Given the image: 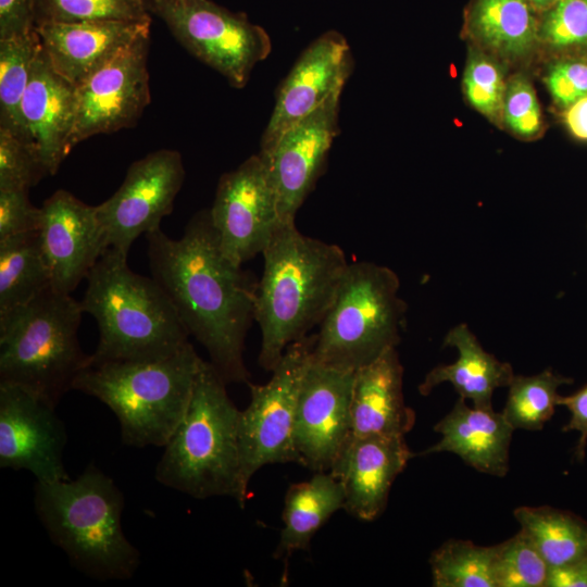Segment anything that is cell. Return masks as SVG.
<instances>
[{
	"label": "cell",
	"mask_w": 587,
	"mask_h": 587,
	"mask_svg": "<svg viewBox=\"0 0 587 587\" xmlns=\"http://www.w3.org/2000/svg\"><path fill=\"white\" fill-rule=\"evenodd\" d=\"M146 239L152 277L190 336L205 348L226 384H248L243 349L259 280L224 255L209 209L192 215L178 239L161 227Z\"/></svg>",
	"instance_id": "cell-1"
},
{
	"label": "cell",
	"mask_w": 587,
	"mask_h": 587,
	"mask_svg": "<svg viewBox=\"0 0 587 587\" xmlns=\"http://www.w3.org/2000/svg\"><path fill=\"white\" fill-rule=\"evenodd\" d=\"M262 255L254 303L262 336L258 362L272 372L290 344L320 326L349 262L338 245L302 234L295 222L279 225Z\"/></svg>",
	"instance_id": "cell-2"
},
{
	"label": "cell",
	"mask_w": 587,
	"mask_h": 587,
	"mask_svg": "<svg viewBox=\"0 0 587 587\" xmlns=\"http://www.w3.org/2000/svg\"><path fill=\"white\" fill-rule=\"evenodd\" d=\"M80 301L98 324L89 362L155 361L179 351L190 336L153 277L133 272L127 257L108 248L87 276Z\"/></svg>",
	"instance_id": "cell-3"
},
{
	"label": "cell",
	"mask_w": 587,
	"mask_h": 587,
	"mask_svg": "<svg viewBox=\"0 0 587 587\" xmlns=\"http://www.w3.org/2000/svg\"><path fill=\"white\" fill-rule=\"evenodd\" d=\"M34 503L50 539L76 570L99 580L135 575L140 553L122 527L124 496L93 463L75 479L37 480Z\"/></svg>",
	"instance_id": "cell-4"
},
{
	"label": "cell",
	"mask_w": 587,
	"mask_h": 587,
	"mask_svg": "<svg viewBox=\"0 0 587 587\" xmlns=\"http://www.w3.org/2000/svg\"><path fill=\"white\" fill-rule=\"evenodd\" d=\"M239 415L226 382L210 361L202 359L188 409L163 447L155 479L196 499L232 497L243 508Z\"/></svg>",
	"instance_id": "cell-5"
},
{
	"label": "cell",
	"mask_w": 587,
	"mask_h": 587,
	"mask_svg": "<svg viewBox=\"0 0 587 587\" xmlns=\"http://www.w3.org/2000/svg\"><path fill=\"white\" fill-rule=\"evenodd\" d=\"M201 361L187 342L155 361L88 362L73 389L113 411L124 445L164 447L186 414Z\"/></svg>",
	"instance_id": "cell-6"
},
{
	"label": "cell",
	"mask_w": 587,
	"mask_h": 587,
	"mask_svg": "<svg viewBox=\"0 0 587 587\" xmlns=\"http://www.w3.org/2000/svg\"><path fill=\"white\" fill-rule=\"evenodd\" d=\"M80 301L52 286L0 315V384L57 407L88 364L78 341Z\"/></svg>",
	"instance_id": "cell-7"
},
{
	"label": "cell",
	"mask_w": 587,
	"mask_h": 587,
	"mask_svg": "<svg viewBox=\"0 0 587 587\" xmlns=\"http://www.w3.org/2000/svg\"><path fill=\"white\" fill-rule=\"evenodd\" d=\"M399 289V277L391 268L369 261L349 263L320 324L312 360L355 372L397 348L408 309Z\"/></svg>",
	"instance_id": "cell-8"
},
{
	"label": "cell",
	"mask_w": 587,
	"mask_h": 587,
	"mask_svg": "<svg viewBox=\"0 0 587 587\" xmlns=\"http://www.w3.org/2000/svg\"><path fill=\"white\" fill-rule=\"evenodd\" d=\"M315 340L313 334L290 344L266 384L248 383L250 402L240 411L238 425L240 488L245 501L249 483L260 469L299 463L294 444L296 407Z\"/></svg>",
	"instance_id": "cell-9"
},
{
	"label": "cell",
	"mask_w": 587,
	"mask_h": 587,
	"mask_svg": "<svg viewBox=\"0 0 587 587\" xmlns=\"http://www.w3.org/2000/svg\"><path fill=\"white\" fill-rule=\"evenodd\" d=\"M176 40L217 71L235 88H243L253 67L272 50L267 32L246 14L210 0H145Z\"/></svg>",
	"instance_id": "cell-10"
},
{
	"label": "cell",
	"mask_w": 587,
	"mask_h": 587,
	"mask_svg": "<svg viewBox=\"0 0 587 587\" xmlns=\"http://www.w3.org/2000/svg\"><path fill=\"white\" fill-rule=\"evenodd\" d=\"M185 178L182 155L176 150L150 152L130 164L118 189L96 205L107 246L128 255L142 234L160 228L172 212Z\"/></svg>",
	"instance_id": "cell-11"
},
{
	"label": "cell",
	"mask_w": 587,
	"mask_h": 587,
	"mask_svg": "<svg viewBox=\"0 0 587 587\" xmlns=\"http://www.w3.org/2000/svg\"><path fill=\"white\" fill-rule=\"evenodd\" d=\"M209 211L220 247L228 260L242 265L262 254L284 222L266 165L259 153L220 177Z\"/></svg>",
	"instance_id": "cell-12"
},
{
	"label": "cell",
	"mask_w": 587,
	"mask_h": 587,
	"mask_svg": "<svg viewBox=\"0 0 587 587\" xmlns=\"http://www.w3.org/2000/svg\"><path fill=\"white\" fill-rule=\"evenodd\" d=\"M149 35L124 49L75 89L70 151L99 134L129 127L151 101L147 66Z\"/></svg>",
	"instance_id": "cell-13"
},
{
	"label": "cell",
	"mask_w": 587,
	"mask_h": 587,
	"mask_svg": "<svg viewBox=\"0 0 587 587\" xmlns=\"http://www.w3.org/2000/svg\"><path fill=\"white\" fill-rule=\"evenodd\" d=\"M354 372L311 361L303 376L295 415L294 444L299 464L330 472L352 438Z\"/></svg>",
	"instance_id": "cell-14"
},
{
	"label": "cell",
	"mask_w": 587,
	"mask_h": 587,
	"mask_svg": "<svg viewBox=\"0 0 587 587\" xmlns=\"http://www.w3.org/2000/svg\"><path fill=\"white\" fill-rule=\"evenodd\" d=\"M66 429L55 408L32 392L0 384V467L38 482L70 479L63 464Z\"/></svg>",
	"instance_id": "cell-15"
},
{
	"label": "cell",
	"mask_w": 587,
	"mask_h": 587,
	"mask_svg": "<svg viewBox=\"0 0 587 587\" xmlns=\"http://www.w3.org/2000/svg\"><path fill=\"white\" fill-rule=\"evenodd\" d=\"M354 66L347 39L328 30L301 53L279 86L275 105L262 134L260 152L268 151L294 125L342 92Z\"/></svg>",
	"instance_id": "cell-16"
},
{
	"label": "cell",
	"mask_w": 587,
	"mask_h": 587,
	"mask_svg": "<svg viewBox=\"0 0 587 587\" xmlns=\"http://www.w3.org/2000/svg\"><path fill=\"white\" fill-rule=\"evenodd\" d=\"M341 92L289 128L263 159L275 189L280 218L295 222L298 210L322 175L338 134Z\"/></svg>",
	"instance_id": "cell-17"
},
{
	"label": "cell",
	"mask_w": 587,
	"mask_h": 587,
	"mask_svg": "<svg viewBox=\"0 0 587 587\" xmlns=\"http://www.w3.org/2000/svg\"><path fill=\"white\" fill-rule=\"evenodd\" d=\"M40 209L39 240L51 286L71 294L108 249L96 205L60 189Z\"/></svg>",
	"instance_id": "cell-18"
},
{
	"label": "cell",
	"mask_w": 587,
	"mask_h": 587,
	"mask_svg": "<svg viewBox=\"0 0 587 587\" xmlns=\"http://www.w3.org/2000/svg\"><path fill=\"white\" fill-rule=\"evenodd\" d=\"M413 457L404 436L352 437L330 470L342 486L344 509L361 521L376 520Z\"/></svg>",
	"instance_id": "cell-19"
},
{
	"label": "cell",
	"mask_w": 587,
	"mask_h": 587,
	"mask_svg": "<svg viewBox=\"0 0 587 587\" xmlns=\"http://www.w3.org/2000/svg\"><path fill=\"white\" fill-rule=\"evenodd\" d=\"M151 20L43 23L35 26L54 71L74 87L145 35Z\"/></svg>",
	"instance_id": "cell-20"
},
{
	"label": "cell",
	"mask_w": 587,
	"mask_h": 587,
	"mask_svg": "<svg viewBox=\"0 0 587 587\" xmlns=\"http://www.w3.org/2000/svg\"><path fill=\"white\" fill-rule=\"evenodd\" d=\"M75 89L54 71L41 48L21 101L20 117L23 136L35 145L49 175L58 172L70 152Z\"/></svg>",
	"instance_id": "cell-21"
},
{
	"label": "cell",
	"mask_w": 587,
	"mask_h": 587,
	"mask_svg": "<svg viewBox=\"0 0 587 587\" xmlns=\"http://www.w3.org/2000/svg\"><path fill=\"white\" fill-rule=\"evenodd\" d=\"M459 397L450 412L435 424L441 438L420 455L450 452L484 474L504 477L514 428L501 412L469 407Z\"/></svg>",
	"instance_id": "cell-22"
},
{
	"label": "cell",
	"mask_w": 587,
	"mask_h": 587,
	"mask_svg": "<svg viewBox=\"0 0 587 587\" xmlns=\"http://www.w3.org/2000/svg\"><path fill=\"white\" fill-rule=\"evenodd\" d=\"M352 437L404 436L415 412L403 396V366L397 348L354 372L351 398Z\"/></svg>",
	"instance_id": "cell-23"
},
{
	"label": "cell",
	"mask_w": 587,
	"mask_h": 587,
	"mask_svg": "<svg viewBox=\"0 0 587 587\" xmlns=\"http://www.w3.org/2000/svg\"><path fill=\"white\" fill-rule=\"evenodd\" d=\"M444 347L455 348L458 359L432 369L419 386L420 394L427 396L438 385L449 383L459 397L471 400L473 407L492 409L494 391L508 387L514 377L511 364L485 351L466 324L451 328Z\"/></svg>",
	"instance_id": "cell-24"
},
{
	"label": "cell",
	"mask_w": 587,
	"mask_h": 587,
	"mask_svg": "<svg viewBox=\"0 0 587 587\" xmlns=\"http://www.w3.org/2000/svg\"><path fill=\"white\" fill-rule=\"evenodd\" d=\"M344 507L342 486L330 472H315L309 480L290 485L285 496L284 527L275 557L288 558L308 549L315 533Z\"/></svg>",
	"instance_id": "cell-25"
},
{
	"label": "cell",
	"mask_w": 587,
	"mask_h": 587,
	"mask_svg": "<svg viewBox=\"0 0 587 587\" xmlns=\"http://www.w3.org/2000/svg\"><path fill=\"white\" fill-rule=\"evenodd\" d=\"M536 14L528 0H475L469 11L467 28L492 52L521 58L539 40Z\"/></svg>",
	"instance_id": "cell-26"
},
{
	"label": "cell",
	"mask_w": 587,
	"mask_h": 587,
	"mask_svg": "<svg viewBox=\"0 0 587 587\" xmlns=\"http://www.w3.org/2000/svg\"><path fill=\"white\" fill-rule=\"evenodd\" d=\"M50 286L38 230L0 240V315L29 302Z\"/></svg>",
	"instance_id": "cell-27"
},
{
	"label": "cell",
	"mask_w": 587,
	"mask_h": 587,
	"mask_svg": "<svg viewBox=\"0 0 587 587\" xmlns=\"http://www.w3.org/2000/svg\"><path fill=\"white\" fill-rule=\"evenodd\" d=\"M513 515L549 566H559L587 555V522L549 505H522Z\"/></svg>",
	"instance_id": "cell-28"
},
{
	"label": "cell",
	"mask_w": 587,
	"mask_h": 587,
	"mask_svg": "<svg viewBox=\"0 0 587 587\" xmlns=\"http://www.w3.org/2000/svg\"><path fill=\"white\" fill-rule=\"evenodd\" d=\"M41 48L36 29L0 39V127L22 136L21 101Z\"/></svg>",
	"instance_id": "cell-29"
},
{
	"label": "cell",
	"mask_w": 587,
	"mask_h": 587,
	"mask_svg": "<svg viewBox=\"0 0 587 587\" xmlns=\"http://www.w3.org/2000/svg\"><path fill=\"white\" fill-rule=\"evenodd\" d=\"M496 546L448 539L429 558L435 587H496Z\"/></svg>",
	"instance_id": "cell-30"
},
{
	"label": "cell",
	"mask_w": 587,
	"mask_h": 587,
	"mask_svg": "<svg viewBox=\"0 0 587 587\" xmlns=\"http://www.w3.org/2000/svg\"><path fill=\"white\" fill-rule=\"evenodd\" d=\"M550 369L532 376L514 375L501 413L514 429L540 430L558 405V388L571 384Z\"/></svg>",
	"instance_id": "cell-31"
},
{
	"label": "cell",
	"mask_w": 587,
	"mask_h": 587,
	"mask_svg": "<svg viewBox=\"0 0 587 587\" xmlns=\"http://www.w3.org/2000/svg\"><path fill=\"white\" fill-rule=\"evenodd\" d=\"M35 26L43 23L151 20L145 0H33Z\"/></svg>",
	"instance_id": "cell-32"
},
{
	"label": "cell",
	"mask_w": 587,
	"mask_h": 587,
	"mask_svg": "<svg viewBox=\"0 0 587 587\" xmlns=\"http://www.w3.org/2000/svg\"><path fill=\"white\" fill-rule=\"evenodd\" d=\"M550 566L528 535L520 529L496 545V587H546Z\"/></svg>",
	"instance_id": "cell-33"
},
{
	"label": "cell",
	"mask_w": 587,
	"mask_h": 587,
	"mask_svg": "<svg viewBox=\"0 0 587 587\" xmlns=\"http://www.w3.org/2000/svg\"><path fill=\"white\" fill-rule=\"evenodd\" d=\"M47 175L35 145L21 134L0 127V189L29 190Z\"/></svg>",
	"instance_id": "cell-34"
},
{
	"label": "cell",
	"mask_w": 587,
	"mask_h": 587,
	"mask_svg": "<svg viewBox=\"0 0 587 587\" xmlns=\"http://www.w3.org/2000/svg\"><path fill=\"white\" fill-rule=\"evenodd\" d=\"M463 88L478 112L494 121L502 117L507 84L495 61L479 52L473 53L464 71Z\"/></svg>",
	"instance_id": "cell-35"
},
{
	"label": "cell",
	"mask_w": 587,
	"mask_h": 587,
	"mask_svg": "<svg viewBox=\"0 0 587 587\" xmlns=\"http://www.w3.org/2000/svg\"><path fill=\"white\" fill-rule=\"evenodd\" d=\"M540 14V41L557 50L587 48V0H559Z\"/></svg>",
	"instance_id": "cell-36"
},
{
	"label": "cell",
	"mask_w": 587,
	"mask_h": 587,
	"mask_svg": "<svg viewBox=\"0 0 587 587\" xmlns=\"http://www.w3.org/2000/svg\"><path fill=\"white\" fill-rule=\"evenodd\" d=\"M502 118L520 136L530 137L541 127V112L535 90L528 79L516 75L507 84Z\"/></svg>",
	"instance_id": "cell-37"
},
{
	"label": "cell",
	"mask_w": 587,
	"mask_h": 587,
	"mask_svg": "<svg viewBox=\"0 0 587 587\" xmlns=\"http://www.w3.org/2000/svg\"><path fill=\"white\" fill-rule=\"evenodd\" d=\"M546 85L557 104L566 109L587 96V58H567L548 70Z\"/></svg>",
	"instance_id": "cell-38"
},
{
	"label": "cell",
	"mask_w": 587,
	"mask_h": 587,
	"mask_svg": "<svg viewBox=\"0 0 587 587\" xmlns=\"http://www.w3.org/2000/svg\"><path fill=\"white\" fill-rule=\"evenodd\" d=\"M26 189H0V240L39 230L41 209L35 207Z\"/></svg>",
	"instance_id": "cell-39"
},
{
	"label": "cell",
	"mask_w": 587,
	"mask_h": 587,
	"mask_svg": "<svg viewBox=\"0 0 587 587\" xmlns=\"http://www.w3.org/2000/svg\"><path fill=\"white\" fill-rule=\"evenodd\" d=\"M34 29L33 0H0V39Z\"/></svg>",
	"instance_id": "cell-40"
},
{
	"label": "cell",
	"mask_w": 587,
	"mask_h": 587,
	"mask_svg": "<svg viewBox=\"0 0 587 587\" xmlns=\"http://www.w3.org/2000/svg\"><path fill=\"white\" fill-rule=\"evenodd\" d=\"M558 405H564L571 413L570 421L563 426L562 430H576L579 433L574 455L577 461L582 462L587 446V384L573 395L559 396Z\"/></svg>",
	"instance_id": "cell-41"
},
{
	"label": "cell",
	"mask_w": 587,
	"mask_h": 587,
	"mask_svg": "<svg viewBox=\"0 0 587 587\" xmlns=\"http://www.w3.org/2000/svg\"><path fill=\"white\" fill-rule=\"evenodd\" d=\"M546 587H587V555L559 566H550Z\"/></svg>",
	"instance_id": "cell-42"
},
{
	"label": "cell",
	"mask_w": 587,
	"mask_h": 587,
	"mask_svg": "<svg viewBox=\"0 0 587 587\" xmlns=\"http://www.w3.org/2000/svg\"><path fill=\"white\" fill-rule=\"evenodd\" d=\"M564 121L575 137L587 140V96L565 109Z\"/></svg>",
	"instance_id": "cell-43"
},
{
	"label": "cell",
	"mask_w": 587,
	"mask_h": 587,
	"mask_svg": "<svg viewBox=\"0 0 587 587\" xmlns=\"http://www.w3.org/2000/svg\"><path fill=\"white\" fill-rule=\"evenodd\" d=\"M537 13H542L555 4L559 0H528Z\"/></svg>",
	"instance_id": "cell-44"
}]
</instances>
